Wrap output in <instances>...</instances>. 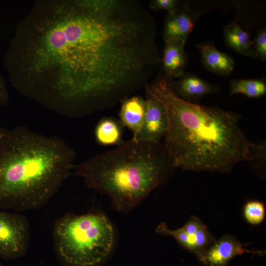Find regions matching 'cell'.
<instances>
[{
  "label": "cell",
  "instance_id": "ffe728a7",
  "mask_svg": "<svg viewBox=\"0 0 266 266\" xmlns=\"http://www.w3.org/2000/svg\"><path fill=\"white\" fill-rule=\"evenodd\" d=\"M181 3V1L177 0H152L149 5L153 10H164L168 12L176 9Z\"/></svg>",
  "mask_w": 266,
  "mask_h": 266
},
{
  "label": "cell",
  "instance_id": "5bb4252c",
  "mask_svg": "<svg viewBox=\"0 0 266 266\" xmlns=\"http://www.w3.org/2000/svg\"><path fill=\"white\" fill-rule=\"evenodd\" d=\"M197 46L200 51L202 63L207 70L222 76L229 75L233 72L234 64L231 56L209 44Z\"/></svg>",
  "mask_w": 266,
  "mask_h": 266
},
{
  "label": "cell",
  "instance_id": "44dd1931",
  "mask_svg": "<svg viewBox=\"0 0 266 266\" xmlns=\"http://www.w3.org/2000/svg\"><path fill=\"white\" fill-rule=\"evenodd\" d=\"M9 97L6 82L0 74V105H6L8 104Z\"/></svg>",
  "mask_w": 266,
  "mask_h": 266
},
{
  "label": "cell",
  "instance_id": "ba28073f",
  "mask_svg": "<svg viewBox=\"0 0 266 266\" xmlns=\"http://www.w3.org/2000/svg\"><path fill=\"white\" fill-rule=\"evenodd\" d=\"M146 111L142 127L133 138L154 142H160L168 128L166 110L161 102L145 92Z\"/></svg>",
  "mask_w": 266,
  "mask_h": 266
},
{
  "label": "cell",
  "instance_id": "8fae6325",
  "mask_svg": "<svg viewBox=\"0 0 266 266\" xmlns=\"http://www.w3.org/2000/svg\"><path fill=\"white\" fill-rule=\"evenodd\" d=\"M173 89L181 99L197 103L205 96L216 93L219 88L195 74L187 72L176 81L171 79Z\"/></svg>",
  "mask_w": 266,
  "mask_h": 266
},
{
  "label": "cell",
  "instance_id": "9a60e30c",
  "mask_svg": "<svg viewBox=\"0 0 266 266\" xmlns=\"http://www.w3.org/2000/svg\"><path fill=\"white\" fill-rule=\"evenodd\" d=\"M223 35L224 42L229 48L252 59H257L249 34L236 23L232 22L225 26Z\"/></svg>",
  "mask_w": 266,
  "mask_h": 266
},
{
  "label": "cell",
  "instance_id": "9c48e42d",
  "mask_svg": "<svg viewBox=\"0 0 266 266\" xmlns=\"http://www.w3.org/2000/svg\"><path fill=\"white\" fill-rule=\"evenodd\" d=\"M199 18L188 3L183 2L172 11L167 12L163 31L164 41L178 39L186 42Z\"/></svg>",
  "mask_w": 266,
  "mask_h": 266
},
{
  "label": "cell",
  "instance_id": "6da1fadb",
  "mask_svg": "<svg viewBox=\"0 0 266 266\" xmlns=\"http://www.w3.org/2000/svg\"><path fill=\"white\" fill-rule=\"evenodd\" d=\"M156 21L136 0H39L17 25L3 60L20 94L79 117L145 87L161 65Z\"/></svg>",
  "mask_w": 266,
  "mask_h": 266
},
{
  "label": "cell",
  "instance_id": "ac0fdd59",
  "mask_svg": "<svg viewBox=\"0 0 266 266\" xmlns=\"http://www.w3.org/2000/svg\"><path fill=\"white\" fill-rule=\"evenodd\" d=\"M245 221L252 226L262 224L266 217V207L261 201L252 200L247 201L243 208Z\"/></svg>",
  "mask_w": 266,
  "mask_h": 266
},
{
  "label": "cell",
  "instance_id": "e0dca14e",
  "mask_svg": "<svg viewBox=\"0 0 266 266\" xmlns=\"http://www.w3.org/2000/svg\"><path fill=\"white\" fill-rule=\"evenodd\" d=\"M230 95L241 94L248 98H260L266 94L264 79H233L230 81Z\"/></svg>",
  "mask_w": 266,
  "mask_h": 266
},
{
  "label": "cell",
  "instance_id": "7402d4cb",
  "mask_svg": "<svg viewBox=\"0 0 266 266\" xmlns=\"http://www.w3.org/2000/svg\"><path fill=\"white\" fill-rule=\"evenodd\" d=\"M9 133V131L8 130L0 126V148L6 139Z\"/></svg>",
  "mask_w": 266,
  "mask_h": 266
},
{
  "label": "cell",
  "instance_id": "5b68a950",
  "mask_svg": "<svg viewBox=\"0 0 266 266\" xmlns=\"http://www.w3.org/2000/svg\"><path fill=\"white\" fill-rule=\"evenodd\" d=\"M114 231L101 212L66 214L54 225L53 237L58 260L63 266H97L110 254Z\"/></svg>",
  "mask_w": 266,
  "mask_h": 266
},
{
  "label": "cell",
  "instance_id": "7a4b0ae2",
  "mask_svg": "<svg viewBox=\"0 0 266 266\" xmlns=\"http://www.w3.org/2000/svg\"><path fill=\"white\" fill-rule=\"evenodd\" d=\"M145 89L166 110L164 145L175 168L225 173L237 163L251 160L252 143L239 127L238 114L181 99L161 70Z\"/></svg>",
  "mask_w": 266,
  "mask_h": 266
},
{
  "label": "cell",
  "instance_id": "2e32d148",
  "mask_svg": "<svg viewBox=\"0 0 266 266\" xmlns=\"http://www.w3.org/2000/svg\"><path fill=\"white\" fill-rule=\"evenodd\" d=\"M123 125L120 120L104 117L98 123L95 130L97 142L103 146L119 145L122 140Z\"/></svg>",
  "mask_w": 266,
  "mask_h": 266
},
{
  "label": "cell",
  "instance_id": "7c38bea8",
  "mask_svg": "<svg viewBox=\"0 0 266 266\" xmlns=\"http://www.w3.org/2000/svg\"><path fill=\"white\" fill-rule=\"evenodd\" d=\"M161 57V71L167 78H179L185 73L188 56L185 51L186 42L178 39L165 41Z\"/></svg>",
  "mask_w": 266,
  "mask_h": 266
},
{
  "label": "cell",
  "instance_id": "4fadbf2b",
  "mask_svg": "<svg viewBox=\"0 0 266 266\" xmlns=\"http://www.w3.org/2000/svg\"><path fill=\"white\" fill-rule=\"evenodd\" d=\"M119 112L120 121L133 133V136L140 131L144 120L145 100L138 96H131L121 102Z\"/></svg>",
  "mask_w": 266,
  "mask_h": 266
},
{
  "label": "cell",
  "instance_id": "603a6c76",
  "mask_svg": "<svg viewBox=\"0 0 266 266\" xmlns=\"http://www.w3.org/2000/svg\"><path fill=\"white\" fill-rule=\"evenodd\" d=\"M0 266H3L2 263L0 262Z\"/></svg>",
  "mask_w": 266,
  "mask_h": 266
},
{
  "label": "cell",
  "instance_id": "d6986e66",
  "mask_svg": "<svg viewBox=\"0 0 266 266\" xmlns=\"http://www.w3.org/2000/svg\"><path fill=\"white\" fill-rule=\"evenodd\" d=\"M253 49L257 58L262 61L266 60V29L265 27L258 32L253 41Z\"/></svg>",
  "mask_w": 266,
  "mask_h": 266
},
{
  "label": "cell",
  "instance_id": "30bf717a",
  "mask_svg": "<svg viewBox=\"0 0 266 266\" xmlns=\"http://www.w3.org/2000/svg\"><path fill=\"white\" fill-rule=\"evenodd\" d=\"M233 235H224L215 239L199 256L204 264L210 266H226L233 258L245 253L253 252L244 248Z\"/></svg>",
  "mask_w": 266,
  "mask_h": 266
},
{
  "label": "cell",
  "instance_id": "3957f363",
  "mask_svg": "<svg viewBox=\"0 0 266 266\" xmlns=\"http://www.w3.org/2000/svg\"><path fill=\"white\" fill-rule=\"evenodd\" d=\"M75 158L61 138L15 127L0 148V208L45 205L70 175Z\"/></svg>",
  "mask_w": 266,
  "mask_h": 266
},
{
  "label": "cell",
  "instance_id": "277c9868",
  "mask_svg": "<svg viewBox=\"0 0 266 266\" xmlns=\"http://www.w3.org/2000/svg\"><path fill=\"white\" fill-rule=\"evenodd\" d=\"M74 175L107 195L114 209L127 212L163 184L175 168L164 144L131 139L77 165Z\"/></svg>",
  "mask_w": 266,
  "mask_h": 266
},
{
  "label": "cell",
  "instance_id": "52a82bcc",
  "mask_svg": "<svg viewBox=\"0 0 266 266\" xmlns=\"http://www.w3.org/2000/svg\"><path fill=\"white\" fill-rule=\"evenodd\" d=\"M156 232L172 236L182 248L199 256L215 240L202 221L194 215L183 227L175 230L168 228L165 223L162 222L156 227Z\"/></svg>",
  "mask_w": 266,
  "mask_h": 266
},
{
  "label": "cell",
  "instance_id": "8992f818",
  "mask_svg": "<svg viewBox=\"0 0 266 266\" xmlns=\"http://www.w3.org/2000/svg\"><path fill=\"white\" fill-rule=\"evenodd\" d=\"M30 239L27 218L18 213L0 210V257L13 261L24 256Z\"/></svg>",
  "mask_w": 266,
  "mask_h": 266
}]
</instances>
